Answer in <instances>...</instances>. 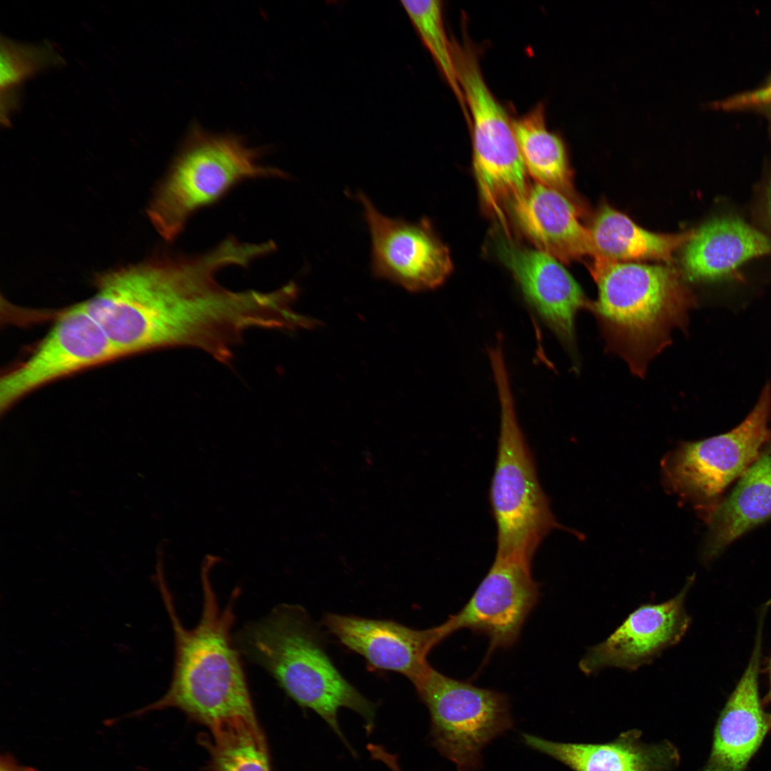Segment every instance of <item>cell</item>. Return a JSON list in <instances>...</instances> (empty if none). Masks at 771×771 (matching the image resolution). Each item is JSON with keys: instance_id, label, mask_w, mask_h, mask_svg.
Segmentation results:
<instances>
[{"instance_id": "7c38bea8", "label": "cell", "mask_w": 771, "mask_h": 771, "mask_svg": "<svg viewBox=\"0 0 771 771\" xmlns=\"http://www.w3.org/2000/svg\"><path fill=\"white\" fill-rule=\"evenodd\" d=\"M499 259L509 269L527 304L578 362L575 320L591 303L558 259L515 243L510 236L496 239Z\"/></svg>"}, {"instance_id": "9a60e30c", "label": "cell", "mask_w": 771, "mask_h": 771, "mask_svg": "<svg viewBox=\"0 0 771 771\" xmlns=\"http://www.w3.org/2000/svg\"><path fill=\"white\" fill-rule=\"evenodd\" d=\"M323 625L343 645L373 669L393 671L414 685L431 666L427 657L448 635L443 624L416 630L391 620L328 613Z\"/></svg>"}, {"instance_id": "2e32d148", "label": "cell", "mask_w": 771, "mask_h": 771, "mask_svg": "<svg viewBox=\"0 0 771 771\" xmlns=\"http://www.w3.org/2000/svg\"><path fill=\"white\" fill-rule=\"evenodd\" d=\"M755 645L748 665L716 723L711 751L701 771H746L747 765L771 728L760 702L758 677L762 630L766 615L760 613Z\"/></svg>"}, {"instance_id": "603a6c76", "label": "cell", "mask_w": 771, "mask_h": 771, "mask_svg": "<svg viewBox=\"0 0 771 771\" xmlns=\"http://www.w3.org/2000/svg\"><path fill=\"white\" fill-rule=\"evenodd\" d=\"M207 742L211 771H271L264 735L257 720L212 727Z\"/></svg>"}, {"instance_id": "e0dca14e", "label": "cell", "mask_w": 771, "mask_h": 771, "mask_svg": "<svg viewBox=\"0 0 771 771\" xmlns=\"http://www.w3.org/2000/svg\"><path fill=\"white\" fill-rule=\"evenodd\" d=\"M642 732L632 729L605 743H568L523 734L527 745L560 762L573 771H674L680 762L678 748L664 740H641Z\"/></svg>"}, {"instance_id": "9c48e42d", "label": "cell", "mask_w": 771, "mask_h": 771, "mask_svg": "<svg viewBox=\"0 0 771 771\" xmlns=\"http://www.w3.org/2000/svg\"><path fill=\"white\" fill-rule=\"evenodd\" d=\"M770 413L771 386L767 383L751 412L735 428L684 443L667 458L665 471L670 485L680 495L712 509L770 438Z\"/></svg>"}, {"instance_id": "277c9868", "label": "cell", "mask_w": 771, "mask_h": 771, "mask_svg": "<svg viewBox=\"0 0 771 771\" xmlns=\"http://www.w3.org/2000/svg\"><path fill=\"white\" fill-rule=\"evenodd\" d=\"M241 652L266 670L298 705L318 715L349 747L338 722L345 707L358 714L367 732L376 706L338 671L318 629L301 606L281 604L247 624L235 640Z\"/></svg>"}, {"instance_id": "30bf717a", "label": "cell", "mask_w": 771, "mask_h": 771, "mask_svg": "<svg viewBox=\"0 0 771 771\" xmlns=\"http://www.w3.org/2000/svg\"><path fill=\"white\" fill-rule=\"evenodd\" d=\"M121 357L82 303L64 309L28 358L1 376V412L48 383Z\"/></svg>"}, {"instance_id": "d4e9b609", "label": "cell", "mask_w": 771, "mask_h": 771, "mask_svg": "<svg viewBox=\"0 0 771 771\" xmlns=\"http://www.w3.org/2000/svg\"><path fill=\"white\" fill-rule=\"evenodd\" d=\"M65 61L49 42L21 43L1 36L0 41L1 92L15 90L22 83L46 69L62 66Z\"/></svg>"}, {"instance_id": "44dd1931", "label": "cell", "mask_w": 771, "mask_h": 771, "mask_svg": "<svg viewBox=\"0 0 771 771\" xmlns=\"http://www.w3.org/2000/svg\"><path fill=\"white\" fill-rule=\"evenodd\" d=\"M589 231L594 256L615 261L652 259L669 262L693 233H652L608 205L600 208Z\"/></svg>"}, {"instance_id": "8992f818", "label": "cell", "mask_w": 771, "mask_h": 771, "mask_svg": "<svg viewBox=\"0 0 771 771\" xmlns=\"http://www.w3.org/2000/svg\"><path fill=\"white\" fill-rule=\"evenodd\" d=\"M261 149L233 134H215L194 126L186 136L148 209L166 241L175 240L190 216L248 178L282 177L261 162Z\"/></svg>"}, {"instance_id": "4fadbf2b", "label": "cell", "mask_w": 771, "mask_h": 771, "mask_svg": "<svg viewBox=\"0 0 771 771\" xmlns=\"http://www.w3.org/2000/svg\"><path fill=\"white\" fill-rule=\"evenodd\" d=\"M539 595L531 567L495 558L468 603L443 625L448 636L460 629L485 635L488 657L515 643Z\"/></svg>"}, {"instance_id": "484cf974", "label": "cell", "mask_w": 771, "mask_h": 771, "mask_svg": "<svg viewBox=\"0 0 771 771\" xmlns=\"http://www.w3.org/2000/svg\"><path fill=\"white\" fill-rule=\"evenodd\" d=\"M713 108L722 110H753L763 114L771 132V73L757 87L736 93L711 103Z\"/></svg>"}, {"instance_id": "7402d4cb", "label": "cell", "mask_w": 771, "mask_h": 771, "mask_svg": "<svg viewBox=\"0 0 771 771\" xmlns=\"http://www.w3.org/2000/svg\"><path fill=\"white\" fill-rule=\"evenodd\" d=\"M513 126L528 173L536 183L559 191L580 208L565 143L548 128L543 104L514 119Z\"/></svg>"}, {"instance_id": "8fae6325", "label": "cell", "mask_w": 771, "mask_h": 771, "mask_svg": "<svg viewBox=\"0 0 771 771\" xmlns=\"http://www.w3.org/2000/svg\"><path fill=\"white\" fill-rule=\"evenodd\" d=\"M371 241L373 274L410 292L435 288L453 268L448 248L425 219L417 223L381 213L363 192L357 193Z\"/></svg>"}, {"instance_id": "3957f363", "label": "cell", "mask_w": 771, "mask_h": 771, "mask_svg": "<svg viewBox=\"0 0 771 771\" xmlns=\"http://www.w3.org/2000/svg\"><path fill=\"white\" fill-rule=\"evenodd\" d=\"M598 299L591 303L607 348L644 377L647 366L685 330L695 298L668 266L615 261L595 256L590 267Z\"/></svg>"}, {"instance_id": "ba28073f", "label": "cell", "mask_w": 771, "mask_h": 771, "mask_svg": "<svg viewBox=\"0 0 771 771\" xmlns=\"http://www.w3.org/2000/svg\"><path fill=\"white\" fill-rule=\"evenodd\" d=\"M413 686L429 711L433 746L458 771L479 769L483 748L513 726L508 698L502 692L432 667Z\"/></svg>"}, {"instance_id": "52a82bcc", "label": "cell", "mask_w": 771, "mask_h": 771, "mask_svg": "<svg viewBox=\"0 0 771 771\" xmlns=\"http://www.w3.org/2000/svg\"><path fill=\"white\" fill-rule=\"evenodd\" d=\"M458 81L472 123L473 165L485 208L506 227L505 212L528 193V172L513 120L489 89L469 40L451 41Z\"/></svg>"}, {"instance_id": "5b68a950", "label": "cell", "mask_w": 771, "mask_h": 771, "mask_svg": "<svg viewBox=\"0 0 771 771\" xmlns=\"http://www.w3.org/2000/svg\"><path fill=\"white\" fill-rule=\"evenodd\" d=\"M500 403V429L489 491L496 526L495 558L529 567L540 545L560 528L538 477L518 423L505 356L490 358Z\"/></svg>"}, {"instance_id": "83f0119b", "label": "cell", "mask_w": 771, "mask_h": 771, "mask_svg": "<svg viewBox=\"0 0 771 771\" xmlns=\"http://www.w3.org/2000/svg\"><path fill=\"white\" fill-rule=\"evenodd\" d=\"M767 669H768L770 684H769V690H768L767 694V695L765 696V697L764 698V700H763V704L771 705V658H770V661L768 662ZM768 714H769V716H770V724H771V713H768Z\"/></svg>"}, {"instance_id": "cb8c5ba5", "label": "cell", "mask_w": 771, "mask_h": 771, "mask_svg": "<svg viewBox=\"0 0 771 771\" xmlns=\"http://www.w3.org/2000/svg\"><path fill=\"white\" fill-rule=\"evenodd\" d=\"M409 19L450 86L465 114L466 104L458 81L451 41L445 31L442 1H401Z\"/></svg>"}, {"instance_id": "6da1fadb", "label": "cell", "mask_w": 771, "mask_h": 771, "mask_svg": "<svg viewBox=\"0 0 771 771\" xmlns=\"http://www.w3.org/2000/svg\"><path fill=\"white\" fill-rule=\"evenodd\" d=\"M252 258L234 236L201 254L164 253L98 275L82 303L122 357L186 347L228 363L245 331L267 326L269 303L263 291L230 290L217 276Z\"/></svg>"}, {"instance_id": "4316f807", "label": "cell", "mask_w": 771, "mask_h": 771, "mask_svg": "<svg viewBox=\"0 0 771 771\" xmlns=\"http://www.w3.org/2000/svg\"><path fill=\"white\" fill-rule=\"evenodd\" d=\"M0 771H37L34 767L20 764L11 755L2 754Z\"/></svg>"}, {"instance_id": "d6986e66", "label": "cell", "mask_w": 771, "mask_h": 771, "mask_svg": "<svg viewBox=\"0 0 771 771\" xmlns=\"http://www.w3.org/2000/svg\"><path fill=\"white\" fill-rule=\"evenodd\" d=\"M771 518V437L732 491L710 510L703 559L710 561Z\"/></svg>"}, {"instance_id": "ac0fdd59", "label": "cell", "mask_w": 771, "mask_h": 771, "mask_svg": "<svg viewBox=\"0 0 771 771\" xmlns=\"http://www.w3.org/2000/svg\"><path fill=\"white\" fill-rule=\"evenodd\" d=\"M579 208L559 191L536 183L508 212L537 249L570 262L595 255L590 231L579 221Z\"/></svg>"}, {"instance_id": "f1b7e54d", "label": "cell", "mask_w": 771, "mask_h": 771, "mask_svg": "<svg viewBox=\"0 0 771 771\" xmlns=\"http://www.w3.org/2000/svg\"><path fill=\"white\" fill-rule=\"evenodd\" d=\"M767 210L771 220V184L767 195Z\"/></svg>"}, {"instance_id": "ffe728a7", "label": "cell", "mask_w": 771, "mask_h": 771, "mask_svg": "<svg viewBox=\"0 0 771 771\" xmlns=\"http://www.w3.org/2000/svg\"><path fill=\"white\" fill-rule=\"evenodd\" d=\"M771 253V238L737 218L715 219L693 231L684 245L682 264L690 281L732 273L745 262Z\"/></svg>"}, {"instance_id": "5bb4252c", "label": "cell", "mask_w": 771, "mask_h": 771, "mask_svg": "<svg viewBox=\"0 0 771 771\" xmlns=\"http://www.w3.org/2000/svg\"><path fill=\"white\" fill-rule=\"evenodd\" d=\"M694 579L689 578L670 600L635 610L606 640L588 649L579 663L582 672L590 675L606 667L635 670L677 644L690 625L685 603Z\"/></svg>"}, {"instance_id": "7a4b0ae2", "label": "cell", "mask_w": 771, "mask_h": 771, "mask_svg": "<svg viewBox=\"0 0 771 771\" xmlns=\"http://www.w3.org/2000/svg\"><path fill=\"white\" fill-rule=\"evenodd\" d=\"M211 565H206L201 572L202 609L198 623L191 628L182 624L166 585L159 579L174 636L172 676L166 693L133 715L176 708L208 729L257 720L241 652L232 635L239 588L221 605L212 583Z\"/></svg>"}, {"instance_id": "f546056e", "label": "cell", "mask_w": 771, "mask_h": 771, "mask_svg": "<svg viewBox=\"0 0 771 771\" xmlns=\"http://www.w3.org/2000/svg\"><path fill=\"white\" fill-rule=\"evenodd\" d=\"M389 770H390V771H403L401 770V767L400 766L399 762H393L389 766Z\"/></svg>"}]
</instances>
